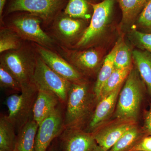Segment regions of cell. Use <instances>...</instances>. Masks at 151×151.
<instances>
[{
    "instance_id": "1",
    "label": "cell",
    "mask_w": 151,
    "mask_h": 151,
    "mask_svg": "<svg viewBox=\"0 0 151 151\" xmlns=\"http://www.w3.org/2000/svg\"><path fill=\"white\" fill-rule=\"evenodd\" d=\"M6 15L1 26L12 30L25 41L36 43L56 51L55 41L43 29L41 19L26 12Z\"/></svg>"
},
{
    "instance_id": "2",
    "label": "cell",
    "mask_w": 151,
    "mask_h": 151,
    "mask_svg": "<svg viewBox=\"0 0 151 151\" xmlns=\"http://www.w3.org/2000/svg\"><path fill=\"white\" fill-rule=\"evenodd\" d=\"M0 54V65L15 77L22 87L34 83L37 54L32 42L26 41L20 48Z\"/></svg>"
},
{
    "instance_id": "3",
    "label": "cell",
    "mask_w": 151,
    "mask_h": 151,
    "mask_svg": "<svg viewBox=\"0 0 151 151\" xmlns=\"http://www.w3.org/2000/svg\"><path fill=\"white\" fill-rule=\"evenodd\" d=\"M92 97L88 81L71 84L64 107L65 128L80 129L91 112Z\"/></svg>"
},
{
    "instance_id": "4",
    "label": "cell",
    "mask_w": 151,
    "mask_h": 151,
    "mask_svg": "<svg viewBox=\"0 0 151 151\" xmlns=\"http://www.w3.org/2000/svg\"><path fill=\"white\" fill-rule=\"evenodd\" d=\"M140 77L138 70L132 68L119 93L116 111L118 119L130 120L138 116L145 85Z\"/></svg>"
},
{
    "instance_id": "5",
    "label": "cell",
    "mask_w": 151,
    "mask_h": 151,
    "mask_svg": "<svg viewBox=\"0 0 151 151\" xmlns=\"http://www.w3.org/2000/svg\"><path fill=\"white\" fill-rule=\"evenodd\" d=\"M87 27L86 20L71 17L63 11L45 31L58 45L71 48L78 42Z\"/></svg>"
},
{
    "instance_id": "6",
    "label": "cell",
    "mask_w": 151,
    "mask_h": 151,
    "mask_svg": "<svg viewBox=\"0 0 151 151\" xmlns=\"http://www.w3.org/2000/svg\"><path fill=\"white\" fill-rule=\"evenodd\" d=\"M67 0H12L6 16L16 12H26L38 17L45 30L65 9Z\"/></svg>"
},
{
    "instance_id": "7",
    "label": "cell",
    "mask_w": 151,
    "mask_h": 151,
    "mask_svg": "<svg viewBox=\"0 0 151 151\" xmlns=\"http://www.w3.org/2000/svg\"><path fill=\"white\" fill-rule=\"evenodd\" d=\"M38 89L35 83L22 87L20 94H11L5 105L9 119L18 130L33 118V110Z\"/></svg>"
},
{
    "instance_id": "8",
    "label": "cell",
    "mask_w": 151,
    "mask_h": 151,
    "mask_svg": "<svg viewBox=\"0 0 151 151\" xmlns=\"http://www.w3.org/2000/svg\"><path fill=\"white\" fill-rule=\"evenodd\" d=\"M114 4V0H104L92 4L93 13L89 25L78 42L71 48L85 49L95 44L109 22Z\"/></svg>"
},
{
    "instance_id": "9",
    "label": "cell",
    "mask_w": 151,
    "mask_h": 151,
    "mask_svg": "<svg viewBox=\"0 0 151 151\" xmlns=\"http://www.w3.org/2000/svg\"><path fill=\"white\" fill-rule=\"evenodd\" d=\"M34 82L38 89H45L55 94L65 107L72 83L51 69L38 55Z\"/></svg>"
},
{
    "instance_id": "10",
    "label": "cell",
    "mask_w": 151,
    "mask_h": 151,
    "mask_svg": "<svg viewBox=\"0 0 151 151\" xmlns=\"http://www.w3.org/2000/svg\"><path fill=\"white\" fill-rule=\"evenodd\" d=\"M64 106L60 104L39 125L36 137L35 151H47L52 142L65 129Z\"/></svg>"
},
{
    "instance_id": "11",
    "label": "cell",
    "mask_w": 151,
    "mask_h": 151,
    "mask_svg": "<svg viewBox=\"0 0 151 151\" xmlns=\"http://www.w3.org/2000/svg\"><path fill=\"white\" fill-rule=\"evenodd\" d=\"M32 43L38 55L49 67L58 74L71 83L87 81L84 75L57 52L37 44Z\"/></svg>"
},
{
    "instance_id": "12",
    "label": "cell",
    "mask_w": 151,
    "mask_h": 151,
    "mask_svg": "<svg viewBox=\"0 0 151 151\" xmlns=\"http://www.w3.org/2000/svg\"><path fill=\"white\" fill-rule=\"evenodd\" d=\"M56 51L83 75L94 73L101 58L100 52L94 48L78 50L58 45Z\"/></svg>"
},
{
    "instance_id": "13",
    "label": "cell",
    "mask_w": 151,
    "mask_h": 151,
    "mask_svg": "<svg viewBox=\"0 0 151 151\" xmlns=\"http://www.w3.org/2000/svg\"><path fill=\"white\" fill-rule=\"evenodd\" d=\"M57 138L60 151H93L97 146L92 134L80 129L65 128Z\"/></svg>"
},
{
    "instance_id": "14",
    "label": "cell",
    "mask_w": 151,
    "mask_h": 151,
    "mask_svg": "<svg viewBox=\"0 0 151 151\" xmlns=\"http://www.w3.org/2000/svg\"><path fill=\"white\" fill-rule=\"evenodd\" d=\"M122 86L99 100L98 105L88 122L86 132L93 134L98 127L105 121L114 110Z\"/></svg>"
},
{
    "instance_id": "15",
    "label": "cell",
    "mask_w": 151,
    "mask_h": 151,
    "mask_svg": "<svg viewBox=\"0 0 151 151\" xmlns=\"http://www.w3.org/2000/svg\"><path fill=\"white\" fill-rule=\"evenodd\" d=\"M38 89L32 117L33 119L39 125L62 103L58 97L52 92L45 89Z\"/></svg>"
},
{
    "instance_id": "16",
    "label": "cell",
    "mask_w": 151,
    "mask_h": 151,
    "mask_svg": "<svg viewBox=\"0 0 151 151\" xmlns=\"http://www.w3.org/2000/svg\"><path fill=\"white\" fill-rule=\"evenodd\" d=\"M133 127L130 123L117 124L92 134L98 146L104 151H108L125 132Z\"/></svg>"
},
{
    "instance_id": "17",
    "label": "cell",
    "mask_w": 151,
    "mask_h": 151,
    "mask_svg": "<svg viewBox=\"0 0 151 151\" xmlns=\"http://www.w3.org/2000/svg\"><path fill=\"white\" fill-rule=\"evenodd\" d=\"M39 125L33 118L18 130L13 151H35Z\"/></svg>"
},
{
    "instance_id": "18",
    "label": "cell",
    "mask_w": 151,
    "mask_h": 151,
    "mask_svg": "<svg viewBox=\"0 0 151 151\" xmlns=\"http://www.w3.org/2000/svg\"><path fill=\"white\" fill-rule=\"evenodd\" d=\"M120 41L121 40L118 41L112 50L106 57L103 65L98 73L97 80L93 88L95 97L98 100L100 99L104 84L115 70L114 59Z\"/></svg>"
},
{
    "instance_id": "19",
    "label": "cell",
    "mask_w": 151,
    "mask_h": 151,
    "mask_svg": "<svg viewBox=\"0 0 151 151\" xmlns=\"http://www.w3.org/2000/svg\"><path fill=\"white\" fill-rule=\"evenodd\" d=\"M132 54L141 78L151 97V54L147 50H134Z\"/></svg>"
},
{
    "instance_id": "20",
    "label": "cell",
    "mask_w": 151,
    "mask_h": 151,
    "mask_svg": "<svg viewBox=\"0 0 151 151\" xmlns=\"http://www.w3.org/2000/svg\"><path fill=\"white\" fill-rule=\"evenodd\" d=\"M14 125L7 115H1L0 118V150L13 151L17 135Z\"/></svg>"
},
{
    "instance_id": "21",
    "label": "cell",
    "mask_w": 151,
    "mask_h": 151,
    "mask_svg": "<svg viewBox=\"0 0 151 151\" xmlns=\"http://www.w3.org/2000/svg\"><path fill=\"white\" fill-rule=\"evenodd\" d=\"M93 0H68L63 12L74 18L87 21L92 17Z\"/></svg>"
},
{
    "instance_id": "22",
    "label": "cell",
    "mask_w": 151,
    "mask_h": 151,
    "mask_svg": "<svg viewBox=\"0 0 151 151\" xmlns=\"http://www.w3.org/2000/svg\"><path fill=\"white\" fill-rule=\"evenodd\" d=\"M118 1L122 9L123 22L130 24L140 14L149 0H118Z\"/></svg>"
},
{
    "instance_id": "23",
    "label": "cell",
    "mask_w": 151,
    "mask_h": 151,
    "mask_svg": "<svg viewBox=\"0 0 151 151\" xmlns=\"http://www.w3.org/2000/svg\"><path fill=\"white\" fill-rule=\"evenodd\" d=\"M25 42L12 30L1 26L0 54L4 52L20 48Z\"/></svg>"
},
{
    "instance_id": "24",
    "label": "cell",
    "mask_w": 151,
    "mask_h": 151,
    "mask_svg": "<svg viewBox=\"0 0 151 151\" xmlns=\"http://www.w3.org/2000/svg\"><path fill=\"white\" fill-rule=\"evenodd\" d=\"M132 68V66L123 69H115L104 84L98 101L122 86Z\"/></svg>"
},
{
    "instance_id": "25",
    "label": "cell",
    "mask_w": 151,
    "mask_h": 151,
    "mask_svg": "<svg viewBox=\"0 0 151 151\" xmlns=\"http://www.w3.org/2000/svg\"><path fill=\"white\" fill-rule=\"evenodd\" d=\"M0 86L10 94H18L22 91L20 83L5 67L0 65Z\"/></svg>"
},
{
    "instance_id": "26",
    "label": "cell",
    "mask_w": 151,
    "mask_h": 151,
    "mask_svg": "<svg viewBox=\"0 0 151 151\" xmlns=\"http://www.w3.org/2000/svg\"><path fill=\"white\" fill-rule=\"evenodd\" d=\"M132 54L124 40H121L114 59L115 69H123L132 65Z\"/></svg>"
},
{
    "instance_id": "27",
    "label": "cell",
    "mask_w": 151,
    "mask_h": 151,
    "mask_svg": "<svg viewBox=\"0 0 151 151\" xmlns=\"http://www.w3.org/2000/svg\"><path fill=\"white\" fill-rule=\"evenodd\" d=\"M139 131L136 127L132 128L125 132L109 151H123L129 147L137 139Z\"/></svg>"
},
{
    "instance_id": "28",
    "label": "cell",
    "mask_w": 151,
    "mask_h": 151,
    "mask_svg": "<svg viewBox=\"0 0 151 151\" xmlns=\"http://www.w3.org/2000/svg\"><path fill=\"white\" fill-rule=\"evenodd\" d=\"M138 22L141 26L151 33V0H149L139 15Z\"/></svg>"
},
{
    "instance_id": "29",
    "label": "cell",
    "mask_w": 151,
    "mask_h": 151,
    "mask_svg": "<svg viewBox=\"0 0 151 151\" xmlns=\"http://www.w3.org/2000/svg\"><path fill=\"white\" fill-rule=\"evenodd\" d=\"M132 33L140 46L151 54V33H144L134 30Z\"/></svg>"
},
{
    "instance_id": "30",
    "label": "cell",
    "mask_w": 151,
    "mask_h": 151,
    "mask_svg": "<svg viewBox=\"0 0 151 151\" xmlns=\"http://www.w3.org/2000/svg\"><path fill=\"white\" fill-rule=\"evenodd\" d=\"M136 151H151V135L146 137L135 148Z\"/></svg>"
},
{
    "instance_id": "31",
    "label": "cell",
    "mask_w": 151,
    "mask_h": 151,
    "mask_svg": "<svg viewBox=\"0 0 151 151\" xmlns=\"http://www.w3.org/2000/svg\"><path fill=\"white\" fill-rule=\"evenodd\" d=\"M144 128L146 133L151 135V105L145 114Z\"/></svg>"
},
{
    "instance_id": "32",
    "label": "cell",
    "mask_w": 151,
    "mask_h": 151,
    "mask_svg": "<svg viewBox=\"0 0 151 151\" xmlns=\"http://www.w3.org/2000/svg\"><path fill=\"white\" fill-rule=\"evenodd\" d=\"M47 151H60L57 138L52 142Z\"/></svg>"
},
{
    "instance_id": "33",
    "label": "cell",
    "mask_w": 151,
    "mask_h": 151,
    "mask_svg": "<svg viewBox=\"0 0 151 151\" xmlns=\"http://www.w3.org/2000/svg\"><path fill=\"white\" fill-rule=\"evenodd\" d=\"M6 0H0V21L2 19L3 12Z\"/></svg>"
},
{
    "instance_id": "34",
    "label": "cell",
    "mask_w": 151,
    "mask_h": 151,
    "mask_svg": "<svg viewBox=\"0 0 151 151\" xmlns=\"http://www.w3.org/2000/svg\"><path fill=\"white\" fill-rule=\"evenodd\" d=\"M104 151L103 150V149L101 148L100 147H99V146L97 145L96 146V147L94 149V151Z\"/></svg>"
},
{
    "instance_id": "35",
    "label": "cell",
    "mask_w": 151,
    "mask_h": 151,
    "mask_svg": "<svg viewBox=\"0 0 151 151\" xmlns=\"http://www.w3.org/2000/svg\"><path fill=\"white\" fill-rule=\"evenodd\" d=\"M0 151H4V150H0Z\"/></svg>"
},
{
    "instance_id": "36",
    "label": "cell",
    "mask_w": 151,
    "mask_h": 151,
    "mask_svg": "<svg viewBox=\"0 0 151 151\" xmlns=\"http://www.w3.org/2000/svg\"></svg>"
}]
</instances>
